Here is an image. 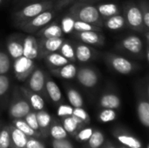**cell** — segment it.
Masks as SVG:
<instances>
[{"label":"cell","mask_w":149,"mask_h":148,"mask_svg":"<svg viewBox=\"0 0 149 148\" xmlns=\"http://www.w3.org/2000/svg\"><path fill=\"white\" fill-rule=\"evenodd\" d=\"M75 36L86 44L95 46H103L105 44V36L101 33V31H76Z\"/></svg>","instance_id":"obj_12"},{"label":"cell","mask_w":149,"mask_h":148,"mask_svg":"<svg viewBox=\"0 0 149 148\" xmlns=\"http://www.w3.org/2000/svg\"><path fill=\"white\" fill-rule=\"evenodd\" d=\"M75 49L76 59L81 63L88 62L97 56V51L86 44H78Z\"/></svg>","instance_id":"obj_17"},{"label":"cell","mask_w":149,"mask_h":148,"mask_svg":"<svg viewBox=\"0 0 149 148\" xmlns=\"http://www.w3.org/2000/svg\"><path fill=\"white\" fill-rule=\"evenodd\" d=\"M45 79L46 76L45 72L39 68H35L29 78V81H28L29 88L31 91L38 93L39 95L45 96L46 95Z\"/></svg>","instance_id":"obj_10"},{"label":"cell","mask_w":149,"mask_h":148,"mask_svg":"<svg viewBox=\"0 0 149 148\" xmlns=\"http://www.w3.org/2000/svg\"><path fill=\"white\" fill-rule=\"evenodd\" d=\"M104 137L100 132H95L93 133L92 136L89 139V146L92 148H98L100 147L103 143Z\"/></svg>","instance_id":"obj_38"},{"label":"cell","mask_w":149,"mask_h":148,"mask_svg":"<svg viewBox=\"0 0 149 148\" xmlns=\"http://www.w3.org/2000/svg\"><path fill=\"white\" fill-rule=\"evenodd\" d=\"M148 1H149V0H148Z\"/></svg>","instance_id":"obj_56"},{"label":"cell","mask_w":149,"mask_h":148,"mask_svg":"<svg viewBox=\"0 0 149 148\" xmlns=\"http://www.w3.org/2000/svg\"><path fill=\"white\" fill-rule=\"evenodd\" d=\"M137 3L141 10L144 24L146 28L148 29V31H149V1L148 0H137Z\"/></svg>","instance_id":"obj_34"},{"label":"cell","mask_w":149,"mask_h":148,"mask_svg":"<svg viewBox=\"0 0 149 148\" xmlns=\"http://www.w3.org/2000/svg\"><path fill=\"white\" fill-rule=\"evenodd\" d=\"M104 59L113 71L123 75L134 73L141 68L139 65L130 59L111 52L105 53Z\"/></svg>","instance_id":"obj_3"},{"label":"cell","mask_w":149,"mask_h":148,"mask_svg":"<svg viewBox=\"0 0 149 148\" xmlns=\"http://www.w3.org/2000/svg\"><path fill=\"white\" fill-rule=\"evenodd\" d=\"M25 148H45V146L44 145V143L38 140L36 138L29 137Z\"/></svg>","instance_id":"obj_45"},{"label":"cell","mask_w":149,"mask_h":148,"mask_svg":"<svg viewBox=\"0 0 149 148\" xmlns=\"http://www.w3.org/2000/svg\"><path fill=\"white\" fill-rule=\"evenodd\" d=\"M20 90L23 95L24 96V98L30 103L33 111L38 112V111L45 109V101H44V99L41 97V95L31 91L30 88H27L24 86L21 87Z\"/></svg>","instance_id":"obj_16"},{"label":"cell","mask_w":149,"mask_h":148,"mask_svg":"<svg viewBox=\"0 0 149 148\" xmlns=\"http://www.w3.org/2000/svg\"><path fill=\"white\" fill-rule=\"evenodd\" d=\"M2 2H3V0H0V3H2Z\"/></svg>","instance_id":"obj_53"},{"label":"cell","mask_w":149,"mask_h":148,"mask_svg":"<svg viewBox=\"0 0 149 148\" xmlns=\"http://www.w3.org/2000/svg\"><path fill=\"white\" fill-rule=\"evenodd\" d=\"M77 79L86 88H93L97 85L100 76L98 72L91 67H81L77 71Z\"/></svg>","instance_id":"obj_9"},{"label":"cell","mask_w":149,"mask_h":148,"mask_svg":"<svg viewBox=\"0 0 149 148\" xmlns=\"http://www.w3.org/2000/svg\"><path fill=\"white\" fill-rule=\"evenodd\" d=\"M83 124L85 123L81 120L73 115L65 117L62 120V126L67 132V133H74L78 130V128Z\"/></svg>","instance_id":"obj_25"},{"label":"cell","mask_w":149,"mask_h":148,"mask_svg":"<svg viewBox=\"0 0 149 148\" xmlns=\"http://www.w3.org/2000/svg\"><path fill=\"white\" fill-rule=\"evenodd\" d=\"M23 41L24 39L17 35H12L8 38L6 43L7 51L13 60L23 56Z\"/></svg>","instance_id":"obj_14"},{"label":"cell","mask_w":149,"mask_h":148,"mask_svg":"<svg viewBox=\"0 0 149 148\" xmlns=\"http://www.w3.org/2000/svg\"><path fill=\"white\" fill-rule=\"evenodd\" d=\"M123 10V15L126 19L127 26L128 28L141 33H145L146 31H148V29L146 28L143 22L141 10L137 2H127L124 5Z\"/></svg>","instance_id":"obj_2"},{"label":"cell","mask_w":149,"mask_h":148,"mask_svg":"<svg viewBox=\"0 0 149 148\" xmlns=\"http://www.w3.org/2000/svg\"><path fill=\"white\" fill-rule=\"evenodd\" d=\"M73 113V107L68 105H60L58 108L57 114L58 117L65 118L68 116H72Z\"/></svg>","instance_id":"obj_42"},{"label":"cell","mask_w":149,"mask_h":148,"mask_svg":"<svg viewBox=\"0 0 149 148\" xmlns=\"http://www.w3.org/2000/svg\"><path fill=\"white\" fill-rule=\"evenodd\" d=\"M74 23H75V19L71 15L65 16L62 18L61 24H60L63 32L65 34L72 33L74 31Z\"/></svg>","instance_id":"obj_33"},{"label":"cell","mask_w":149,"mask_h":148,"mask_svg":"<svg viewBox=\"0 0 149 148\" xmlns=\"http://www.w3.org/2000/svg\"><path fill=\"white\" fill-rule=\"evenodd\" d=\"M10 69V55L5 51H0V74L7 73Z\"/></svg>","instance_id":"obj_35"},{"label":"cell","mask_w":149,"mask_h":148,"mask_svg":"<svg viewBox=\"0 0 149 148\" xmlns=\"http://www.w3.org/2000/svg\"><path fill=\"white\" fill-rule=\"evenodd\" d=\"M119 140L121 143L128 146L129 147L131 148H141V143L136 139H134L133 137H130V136H125V135L120 136Z\"/></svg>","instance_id":"obj_39"},{"label":"cell","mask_w":149,"mask_h":148,"mask_svg":"<svg viewBox=\"0 0 149 148\" xmlns=\"http://www.w3.org/2000/svg\"><path fill=\"white\" fill-rule=\"evenodd\" d=\"M146 56H147V58H148V61L149 63V44H148L147 45V49H146Z\"/></svg>","instance_id":"obj_49"},{"label":"cell","mask_w":149,"mask_h":148,"mask_svg":"<svg viewBox=\"0 0 149 148\" xmlns=\"http://www.w3.org/2000/svg\"><path fill=\"white\" fill-rule=\"evenodd\" d=\"M79 2H85V3H91V2H95L98 0H79Z\"/></svg>","instance_id":"obj_51"},{"label":"cell","mask_w":149,"mask_h":148,"mask_svg":"<svg viewBox=\"0 0 149 148\" xmlns=\"http://www.w3.org/2000/svg\"><path fill=\"white\" fill-rule=\"evenodd\" d=\"M10 79L4 74H0V98L4 96L10 88Z\"/></svg>","instance_id":"obj_40"},{"label":"cell","mask_w":149,"mask_h":148,"mask_svg":"<svg viewBox=\"0 0 149 148\" xmlns=\"http://www.w3.org/2000/svg\"><path fill=\"white\" fill-rule=\"evenodd\" d=\"M100 105L105 109H116L120 106V99L114 92H107L101 96Z\"/></svg>","instance_id":"obj_23"},{"label":"cell","mask_w":149,"mask_h":148,"mask_svg":"<svg viewBox=\"0 0 149 148\" xmlns=\"http://www.w3.org/2000/svg\"><path fill=\"white\" fill-rule=\"evenodd\" d=\"M115 48L128 56L136 58H142L145 53L143 41L135 35H129L117 43Z\"/></svg>","instance_id":"obj_5"},{"label":"cell","mask_w":149,"mask_h":148,"mask_svg":"<svg viewBox=\"0 0 149 148\" xmlns=\"http://www.w3.org/2000/svg\"><path fill=\"white\" fill-rule=\"evenodd\" d=\"M70 15L75 19L92 24L93 25L103 27L104 19L100 15L96 6L90 3L77 2L70 8Z\"/></svg>","instance_id":"obj_1"},{"label":"cell","mask_w":149,"mask_h":148,"mask_svg":"<svg viewBox=\"0 0 149 148\" xmlns=\"http://www.w3.org/2000/svg\"></svg>","instance_id":"obj_54"},{"label":"cell","mask_w":149,"mask_h":148,"mask_svg":"<svg viewBox=\"0 0 149 148\" xmlns=\"http://www.w3.org/2000/svg\"><path fill=\"white\" fill-rule=\"evenodd\" d=\"M54 7V3L53 1H40V2H35L31 3L18 11H17L14 14V18L15 21L17 24H20L21 23L27 21L37 15L40 14L41 12L51 10Z\"/></svg>","instance_id":"obj_4"},{"label":"cell","mask_w":149,"mask_h":148,"mask_svg":"<svg viewBox=\"0 0 149 148\" xmlns=\"http://www.w3.org/2000/svg\"><path fill=\"white\" fill-rule=\"evenodd\" d=\"M66 95L68 98V100L70 104L72 106V107H82L83 106V99L80 93L73 89V88H68L66 91Z\"/></svg>","instance_id":"obj_30"},{"label":"cell","mask_w":149,"mask_h":148,"mask_svg":"<svg viewBox=\"0 0 149 148\" xmlns=\"http://www.w3.org/2000/svg\"><path fill=\"white\" fill-rule=\"evenodd\" d=\"M31 111L32 108L24 96H21L19 92L16 91L9 108L10 116L12 119H24Z\"/></svg>","instance_id":"obj_7"},{"label":"cell","mask_w":149,"mask_h":148,"mask_svg":"<svg viewBox=\"0 0 149 148\" xmlns=\"http://www.w3.org/2000/svg\"><path fill=\"white\" fill-rule=\"evenodd\" d=\"M116 113L113 109H105L100 113V120L102 122H110L115 120Z\"/></svg>","instance_id":"obj_41"},{"label":"cell","mask_w":149,"mask_h":148,"mask_svg":"<svg viewBox=\"0 0 149 148\" xmlns=\"http://www.w3.org/2000/svg\"><path fill=\"white\" fill-rule=\"evenodd\" d=\"M42 1H52V0H42Z\"/></svg>","instance_id":"obj_52"},{"label":"cell","mask_w":149,"mask_h":148,"mask_svg":"<svg viewBox=\"0 0 149 148\" xmlns=\"http://www.w3.org/2000/svg\"><path fill=\"white\" fill-rule=\"evenodd\" d=\"M145 83H146V92H147V95H148V98L149 100V76H148L146 79H145Z\"/></svg>","instance_id":"obj_48"},{"label":"cell","mask_w":149,"mask_h":148,"mask_svg":"<svg viewBox=\"0 0 149 148\" xmlns=\"http://www.w3.org/2000/svg\"><path fill=\"white\" fill-rule=\"evenodd\" d=\"M10 133V146L14 148H25L28 136H26L22 131H20L18 128L14 126L13 125L9 126Z\"/></svg>","instance_id":"obj_18"},{"label":"cell","mask_w":149,"mask_h":148,"mask_svg":"<svg viewBox=\"0 0 149 148\" xmlns=\"http://www.w3.org/2000/svg\"><path fill=\"white\" fill-rule=\"evenodd\" d=\"M52 148H73L72 144L66 139L63 140H53L52 142Z\"/></svg>","instance_id":"obj_44"},{"label":"cell","mask_w":149,"mask_h":148,"mask_svg":"<svg viewBox=\"0 0 149 148\" xmlns=\"http://www.w3.org/2000/svg\"><path fill=\"white\" fill-rule=\"evenodd\" d=\"M111 148H112V147H111Z\"/></svg>","instance_id":"obj_55"},{"label":"cell","mask_w":149,"mask_h":148,"mask_svg":"<svg viewBox=\"0 0 149 148\" xmlns=\"http://www.w3.org/2000/svg\"><path fill=\"white\" fill-rule=\"evenodd\" d=\"M97 9L103 19H106L113 15L120 13L119 6L116 3H100L97 6Z\"/></svg>","instance_id":"obj_26"},{"label":"cell","mask_w":149,"mask_h":148,"mask_svg":"<svg viewBox=\"0 0 149 148\" xmlns=\"http://www.w3.org/2000/svg\"><path fill=\"white\" fill-rule=\"evenodd\" d=\"M92 134H93V129L92 128H85L79 133V134L77 135V139L79 140H81V141L87 140L90 139Z\"/></svg>","instance_id":"obj_46"},{"label":"cell","mask_w":149,"mask_h":148,"mask_svg":"<svg viewBox=\"0 0 149 148\" xmlns=\"http://www.w3.org/2000/svg\"><path fill=\"white\" fill-rule=\"evenodd\" d=\"M35 68L34 61L24 56H22L14 60V74L16 78L20 81H24L28 77H30Z\"/></svg>","instance_id":"obj_8"},{"label":"cell","mask_w":149,"mask_h":148,"mask_svg":"<svg viewBox=\"0 0 149 148\" xmlns=\"http://www.w3.org/2000/svg\"><path fill=\"white\" fill-rule=\"evenodd\" d=\"M58 51L65 58H66L69 61L74 62L76 60L75 49L73 48V46L68 41H65V40L64 41V43L62 44V45L59 48Z\"/></svg>","instance_id":"obj_31"},{"label":"cell","mask_w":149,"mask_h":148,"mask_svg":"<svg viewBox=\"0 0 149 148\" xmlns=\"http://www.w3.org/2000/svg\"><path fill=\"white\" fill-rule=\"evenodd\" d=\"M54 16H55L54 10H52V9L47 10L37 15L36 17L21 23L18 25L21 30L26 32H30V33L38 32L39 30H41L46 24H48L52 21Z\"/></svg>","instance_id":"obj_6"},{"label":"cell","mask_w":149,"mask_h":148,"mask_svg":"<svg viewBox=\"0 0 149 148\" xmlns=\"http://www.w3.org/2000/svg\"><path fill=\"white\" fill-rule=\"evenodd\" d=\"M63 31L61 26L57 23H52L49 25L43 27L37 32V35L41 38H61L63 36Z\"/></svg>","instance_id":"obj_20"},{"label":"cell","mask_w":149,"mask_h":148,"mask_svg":"<svg viewBox=\"0 0 149 148\" xmlns=\"http://www.w3.org/2000/svg\"><path fill=\"white\" fill-rule=\"evenodd\" d=\"M77 67L73 64H67L61 67L52 68L51 72L53 75L63 79H72L77 75Z\"/></svg>","instance_id":"obj_19"},{"label":"cell","mask_w":149,"mask_h":148,"mask_svg":"<svg viewBox=\"0 0 149 148\" xmlns=\"http://www.w3.org/2000/svg\"><path fill=\"white\" fill-rule=\"evenodd\" d=\"M104 26L111 31H119L127 26L126 19L123 14H116L104 19Z\"/></svg>","instance_id":"obj_21"},{"label":"cell","mask_w":149,"mask_h":148,"mask_svg":"<svg viewBox=\"0 0 149 148\" xmlns=\"http://www.w3.org/2000/svg\"><path fill=\"white\" fill-rule=\"evenodd\" d=\"M102 28L93 25L92 24L79 21V20H75L74 23V31H101Z\"/></svg>","instance_id":"obj_32"},{"label":"cell","mask_w":149,"mask_h":148,"mask_svg":"<svg viewBox=\"0 0 149 148\" xmlns=\"http://www.w3.org/2000/svg\"><path fill=\"white\" fill-rule=\"evenodd\" d=\"M74 1L76 0H57V2L55 3V5H54V8L57 10H59L65 7H66L67 5H69L70 3H73Z\"/></svg>","instance_id":"obj_47"},{"label":"cell","mask_w":149,"mask_h":148,"mask_svg":"<svg viewBox=\"0 0 149 148\" xmlns=\"http://www.w3.org/2000/svg\"><path fill=\"white\" fill-rule=\"evenodd\" d=\"M144 35H145V38H146V39H147L148 43L149 44V31H146V32L144 33Z\"/></svg>","instance_id":"obj_50"},{"label":"cell","mask_w":149,"mask_h":148,"mask_svg":"<svg viewBox=\"0 0 149 148\" xmlns=\"http://www.w3.org/2000/svg\"><path fill=\"white\" fill-rule=\"evenodd\" d=\"M49 132L53 140H63L67 138V132L65 130L63 126L58 123H52Z\"/></svg>","instance_id":"obj_29"},{"label":"cell","mask_w":149,"mask_h":148,"mask_svg":"<svg viewBox=\"0 0 149 148\" xmlns=\"http://www.w3.org/2000/svg\"><path fill=\"white\" fill-rule=\"evenodd\" d=\"M36 115L38 126L40 127V131L47 130L52 124V116L46 111H45V109L36 112Z\"/></svg>","instance_id":"obj_28"},{"label":"cell","mask_w":149,"mask_h":148,"mask_svg":"<svg viewBox=\"0 0 149 148\" xmlns=\"http://www.w3.org/2000/svg\"><path fill=\"white\" fill-rule=\"evenodd\" d=\"M23 56L30 59H37L39 57L38 43L35 37L26 36L23 41Z\"/></svg>","instance_id":"obj_15"},{"label":"cell","mask_w":149,"mask_h":148,"mask_svg":"<svg viewBox=\"0 0 149 148\" xmlns=\"http://www.w3.org/2000/svg\"><path fill=\"white\" fill-rule=\"evenodd\" d=\"M72 115L79 118V120H81L84 123H88L89 122V116H88L87 113L84 109H82V107L73 108Z\"/></svg>","instance_id":"obj_43"},{"label":"cell","mask_w":149,"mask_h":148,"mask_svg":"<svg viewBox=\"0 0 149 148\" xmlns=\"http://www.w3.org/2000/svg\"><path fill=\"white\" fill-rule=\"evenodd\" d=\"M141 99L138 102V115L141 122L149 127V100L147 95L146 88L140 85Z\"/></svg>","instance_id":"obj_13"},{"label":"cell","mask_w":149,"mask_h":148,"mask_svg":"<svg viewBox=\"0 0 149 148\" xmlns=\"http://www.w3.org/2000/svg\"><path fill=\"white\" fill-rule=\"evenodd\" d=\"M65 39L61 38H41L38 41L39 57L45 58L47 54L52 52L58 51Z\"/></svg>","instance_id":"obj_11"},{"label":"cell","mask_w":149,"mask_h":148,"mask_svg":"<svg viewBox=\"0 0 149 148\" xmlns=\"http://www.w3.org/2000/svg\"><path fill=\"white\" fill-rule=\"evenodd\" d=\"M24 120H25V122L36 132H40V127L38 126V120H37V115H36V112L35 111H31L24 118Z\"/></svg>","instance_id":"obj_37"},{"label":"cell","mask_w":149,"mask_h":148,"mask_svg":"<svg viewBox=\"0 0 149 148\" xmlns=\"http://www.w3.org/2000/svg\"><path fill=\"white\" fill-rule=\"evenodd\" d=\"M45 91L48 97L53 103H59L62 99V93L58 85L50 78L45 79Z\"/></svg>","instance_id":"obj_22"},{"label":"cell","mask_w":149,"mask_h":148,"mask_svg":"<svg viewBox=\"0 0 149 148\" xmlns=\"http://www.w3.org/2000/svg\"><path fill=\"white\" fill-rule=\"evenodd\" d=\"M45 59L47 65H50L52 68L61 67V66L70 63V61L66 58H65L62 54H60L57 51L47 54L45 57Z\"/></svg>","instance_id":"obj_24"},{"label":"cell","mask_w":149,"mask_h":148,"mask_svg":"<svg viewBox=\"0 0 149 148\" xmlns=\"http://www.w3.org/2000/svg\"><path fill=\"white\" fill-rule=\"evenodd\" d=\"M10 133L9 126L3 127L0 131V148H9L10 147Z\"/></svg>","instance_id":"obj_36"},{"label":"cell","mask_w":149,"mask_h":148,"mask_svg":"<svg viewBox=\"0 0 149 148\" xmlns=\"http://www.w3.org/2000/svg\"><path fill=\"white\" fill-rule=\"evenodd\" d=\"M12 125L18 128L20 131H22L26 136L28 137H33V138H38L40 137V133L36 132L33 130L24 119H14L12 121Z\"/></svg>","instance_id":"obj_27"}]
</instances>
